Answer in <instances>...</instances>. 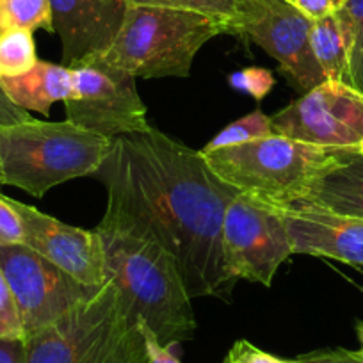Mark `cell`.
I'll return each instance as SVG.
<instances>
[{"label": "cell", "instance_id": "cell-1", "mask_svg": "<svg viewBox=\"0 0 363 363\" xmlns=\"http://www.w3.org/2000/svg\"><path fill=\"white\" fill-rule=\"evenodd\" d=\"M95 177L107 189L104 219L155 240L173 255L191 299L228 298L225 212L237 191L200 152L157 128L120 135Z\"/></svg>", "mask_w": 363, "mask_h": 363}, {"label": "cell", "instance_id": "cell-2", "mask_svg": "<svg viewBox=\"0 0 363 363\" xmlns=\"http://www.w3.org/2000/svg\"><path fill=\"white\" fill-rule=\"evenodd\" d=\"M104 246L106 277L164 345L191 340L196 331L191 296L173 255L123 226L102 219L96 226Z\"/></svg>", "mask_w": 363, "mask_h": 363}, {"label": "cell", "instance_id": "cell-3", "mask_svg": "<svg viewBox=\"0 0 363 363\" xmlns=\"http://www.w3.org/2000/svg\"><path fill=\"white\" fill-rule=\"evenodd\" d=\"M23 344V363H148L138 317L109 280Z\"/></svg>", "mask_w": 363, "mask_h": 363}, {"label": "cell", "instance_id": "cell-4", "mask_svg": "<svg viewBox=\"0 0 363 363\" xmlns=\"http://www.w3.org/2000/svg\"><path fill=\"white\" fill-rule=\"evenodd\" d=\"M114 139L72 121L29 120L0 127V186L43 198L72 178L95 174L113 150Z\"/></svg>", "mask_w": 363, "mask_h": 363}, {"label": "cell", "instance_id": "cell-5", "mask_svg": "<svg viewBox=\"0 0 363 363\" xmlns=\"http://www.w3.org/2000/svg\"><path fill=\"white\" fill-rule=\"evenodd\" d=\"M354 152L358 150L306 145L278 134L212 152L200 150L225 184L277 211L301 200L317 177Z\"/></svg>", "mask_w": 363, "mask_h": 363}, {"label": "cell", "instance_id": "cell-6", "mask_svg": "<svg viewBox=\"0 0 363 363\" xmlns=\"http://www.w3.org/2000/svg\"><path fill=\"white\" fill-rule=\"evenodd\" d=\"M225 33V22L200 13L128 6L111 47L87 65L102 62L135 79L187 77L201 47Z\"/></svg>", "mask_w": 363, "mask_h": 363}, {"label": "cell", "instance_id": "cell-7", "mask_svg": "<svg viewBox=\"0 0 363 363\" xmlns=\"http://www.w3.org/2000/svg\"><path fill=\"white\" fill-rule=\"evenodd\" d=\"M221 244L230 277L264 287H271L278 267L294 253L280 211L239 193L226 207Z\"/></svg>", "mask_w": 363, "mask_h": 363}, {"label": "cell", "instance_id": "cell-8", "mask_svg": "<svg viewBox=\"0 0 363 363\" xmlns=\"http://www.w3.org/2000/svg\"><path fill=\"white\" fill-rule=\"evenodd\" d=\"M313 20L292 0H242L228 34L246 38L277 59L280 69L303 91L326 80L313 55L310 34Z\"/></svg>", "mask_w": 363, "mask_h": 363}, {"label": "cell", "instance_id": "cell-9", "mask_svg": "<svg viewBox=\"0 0 363 363\" xmlns=\"http://www.w3.org/2000/svg\"><path fill=\"white\" fill-rule=\"evenodd\" d=\"M72 73L73 93L65 111L73 125L109 139L152 128L130 73L102 62L72 68Z\"/></svg>", "mask_w": 363, "mask_h": 363}, {"label": "cell", "instance_id": "cell-10", "mask_svg": "<svg viewBox=\"0 0 363 363\" xmlns=\"http://www.w3.org/2000/svg\"><path fill=\"white\" fill-rule=\"evenodd\" d=\"M0 271L15 296L23 338L55 323L100 289L80 284L26 244L0 246Z\"/></svg>", "mask_w": 363, "mask_h": 363}, {"label": "cell", "instance_id": "cell-11", "mask_svg": "<svg viewBox=\"0 0 363 363\" xmlns=\"http://www.w3.org/2000/svg\"><path fill=\"white\" fill-rule=\"evenodd\" d=\"M272 132L306 145L358 148L363 138V95L337 80H324L271 116Z\"/></svg>", "mask_w": 363, "mask_h": 363}, {"label": "cell", "instance_id": "cell-12", "mask_svg": "<svg viewBox=\"0 0 363 363\" xmlns=\"http://www.w3.org/2000/svg\"><path fill=\"white\" fill-rule=\"evenodd\" d=\"M23 226V244L87 287L107 281L104 246L99 232L82 230L43 214L33 205L9 198Z\"/></svg>", "mask_w": 363, "mask_h": 363}, {"label": "cell", "instance_id": "cell-13", "mask_svg": "<svg viewBox=\"0 0 363 363\" xmlns=\"http://www.w3.org/2000/svg\"><path fill=\"white\" fill-rule=\"evenodd\" d=\"M128 4L125 0H50L54 33L62 45V62L79 68L102 55L116 38Z\"/></svg>", "mask_w": 363, "mask_h": 363}, {"label": "cell", "instance_id": "cell-14", "mask_svg": "<svg viewBox=\"0 0 363 363\" xmlns=\"http://www.w3.org/2000/svg\"><path fill=\"white\" fill-rule=\"evenodd\" d=\"M280 214L294 253L363 265V219L303 200L281 208Z\"/></svg>", "mask_w": 363, "mask_h": 363}, {"label": "cell", "instance_id": "cell-15", "mask_svg": "<svg viewBox=\"0 0 363 363\" xmlns=\"http://www.w3.org/2000/svg\"><path fill=\"white\" fill-rule=\"evenodd\" d=\"M0 86L15 106L48 116L55 102H65L73 93L72 68L38 61L20 77H2Z\"/></svg>", "mask_w": 363, "mask_h": 363}, {"label": "cell", "instance_id": "cell-16", "mask_svg": "<svg viewBox=\"0 0 363 363\" xmlns=\"http://www.w3.org/2000/svg\"><path fill=\"white\" fill-rule=\"evenodd\" d=\"M301 200L337 214L363 219V157L354 152L324 171L306 187Z\"/></svg>", "mask_w": 363, "mask_h": 363}, {"label": "cell", "instance_id": "cell-17", "mask_svg": "<svg viewBox=\"0 0 363 363\" xmlns=\"http://www.w3.org/2000/svg\"><path fill=\"white\" fill-rule=\"evenodd\" d=\"M310 43H312L317 65L323 69L326 80H337V82L345 84L347 45H345L344 30H342L337 13L313 20Z\"/></svg>", "mask_w": 363, "mask_h": 363}, {"label": "cell", "instance_id": "cell-18", "mask_svg": "<svg viewBox=\"0 0 363 363\" xmlns=\"http://www.w3.org/2000/svg\"><path fill=\"white\" fill-rule=\"evenodd\" d=\"M337 16L347 45L345 84L363 95V0H345Z\"/></svg>", "mask_w": 363, "mask_h": 363}, {"label": "cell", "instance_id": "cell-19", "mask_svg": "<svg viewBox=\"0 0 363 363\" xmlns=\"http://www.w3.org/2000/svg\"><path fill=\"white\" fill-rule=\"evenodd\" d=\"M13 29L54 33L50 0H0V33Z\"/></svg>", "mask_w": 363, "mask_h": 363}, {"label": "cell", "instance_id": "cell-20", "mask_svg": "<svg viewBox=\"0 0 363 363\" xmlns=\"http://www.w3.org/2000/svg\"><path fill=\"white\" fill-rule=\"evenodd\" d=\"M40 61L30 30L13 29L0 33V79L20 77Z\"/></svg>", "mask_w": 363, "mask_h": 363}, {"label": "cell", "instance_id": "cell-21", "mask_svg": "<svg viewBox=\"0 0 363 363\" xmlns=\"http://www.w3.org/2000/svg\"><path fill=\"white\" fill-rule=\"evenodd\" d=\"M272 134L274 132H272L271 127V116L264 114L260 109H255L253 113L246 114L244 118H240V120L233 121L228 127L223 128L214 139H211L207 143V146L201 152H212V150L244 145V143L269 138Z\"/></svg>", "mask_w": 363, "mask_h": 363}, {"label": "cell", "instance_id": "cell-22", "mask_svg": "<svg viewBox=\"0 0 363 363\" xmlns=\"http://www.w3.org/2000/svg\"><path fill=\"white\" fill-rule=\"evenodd\" d=\"M128 6H152V8H169L180 11H193L211 18L221 20L230 29L233 20L239 16L242 0H125ZM228 34V33H226Z\"/></svg>", "mask_w": 363, "mask_h": 363}, {"label": "cell", "instance_id": "cell-23", "mask_svg": "<svg viewBox=\"0 0 363 363\" xmlns=\"http://www.w3.org/2000/svg\"><path fill=\"white\" fill-rule=\"evenodd\" d=\"M274 77L265 68H244L237 69L228 77V84L242 95L251 96L257 102H262L274 87Z\"/></svg>", "mask_w": 363, "mask_h": 363}, {"label": "cell", "instance_id": "cell-24", "mask_svg": "<svg viewBox=\"0 0 363 363\" xmlns=\"http://www.w3.org/2000/svg\"><path fill=\"white\" fill-rule=\"evenodd\" d=\"M0 338L6 340H23V328L20 320L15 296L0 271Z\"/></svg>", "mask_w": 363, "mask_h": 363}, {"label": "cell", "instance_id": "cell-25", "mask_svg": "<svg viewBox=\"0 0 363 363\" xmlns=\"http://www.w3.org/2000/svg\"><path fill=\"white\" fill-rule=\"evenodd\" d=\"M23 244V226L9 196L0 194V246Z\"/></svg>", "mask_w": 363, "mask_h": 363}, {"label": "cell", "instance_id": "cell-26", "mask_svg": "<svg viewBox=\"0 0 363 363\" xmlns=\"http://www.w3.org/2000/svg\"><path fill=\"white\" fill-rule=\"evenodd\" d=\"M223 363H291V359H281L271 352L262 351L247 340H237Z\"/></svg>", "mask_w": 363, "mask_h": 363}, {"label": "cell", "instance_id": "cell-27", "mask_svg": "<svg viewBox=\"0 0 363 363\" xmlns=\"http://www.w3.org/2000/svg\"><path fill=\"white\" fill-rule=\"evenodd\" d=\"M139 331H141L143 342H145L146 359L148 363H182L178 356L173 352V345H164L162 342L157 338V335L143 323L138 317Z\"/></svg>", "mask_w": 363, "mask_h": 363}, {"label": "cell", "instance_id": "cell-28", "mask_svg": "<svg viewBox=\"0 0 363 363\" xmlns=\"http://www.w3.org/2000/svg\"><path fill=\"white\" fill-rule=\"evenodd\" d=\"M291 363H362L356 358L354 351L347 349H320V351L306 352L291 359Z\"/></svg>", "mask_w": 363, "mask_h": 363}, {"label": "cell", "instance_id": "cell-29", "mask_svg": "<svg viewBox=\"0 0 363 363\" xmlns=\"http://www.w3.org/2000/svg\"><path fill=\"white\" fill-rule=\"evenodd\" d=\"M292 2L310 20H319L335 15L344 6L345 0H292Z\"/></svg>", "mask_w": 363, "mask_h": 363}, {"label": "cell", "instance_id": "cell-30", "mask_svg": "<svg viewBox=\"0 0 363 363\" xmlns=\"http://www.w3.org/2000/svg\"><path fill=\"white\" fill-rule=\"evenodd\" d=\"M29 120H33V116H30L26 109L15 106V104L9 100V96L4 93L2 86H0V127L18 125Z\"/></svg>", "mask_w": 363, "mask_h": 363}, {"label": "cell", "instance_id": "cell-31", "mask_svg": "<svg viewBox=\"0 0 363 363\" xmlns=\"http://www.w3.org/2000/svg\"><path fill=\"white\" fill-rule=\"evenodd\" d=\"M26 362V344L23 340H6L0 338V363Z\"/></svg>", "mask_w": 363, "mask_h": 363}, {"label": "cell", "instance_id": "cell-32", "mask_svg": "<svg viewBox=\"0 0 363 363\" xmlns=\"http://www.w3.org/2000/svg\"><path fill=\"white\" fill-rule=\"evenodd\" d=\"M356 335H358L359 349H358V351H354V354H356V358H358L359 362L363 363V323L356 324Z\"/></svg>", "mask_w": 363, "mask_h": 363}, {"label": "cell", "instance_id": "cell-33", "mask_svg": "<svg viewBox=\"0 0 363 363\" xmlns=\"http://www.w3.org/2000/svg\"><path fill=\"white\" fill-rule=\"evenodd\" d=\"M356 150H358V153H359V155H362V157H363V138H362V141H359L358 148H356Z\"/></svg>", "mask_w": 363, "mask_h": 363}]
</instances>
